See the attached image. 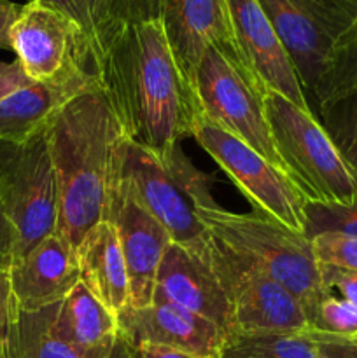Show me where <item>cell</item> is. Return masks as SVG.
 <instances>
[{"label": "cell", "instance_id": "obj_11", "mask_svg": "<svg viewBox=\"0 0 357 358\" xmlns=\"http://www.w3.org/2000/svg\"><path fill=\"white\" fill-rule=\"evenodd\" d=\"M104 220L114 224L118 231L119 245L128 271V306H149L153 303L158 269L164 252L172 245V238L168 231L150 215L149 210L139 201L132 185L121 177L118 170V152Z\"/></svg>", "mask_w": 357, "mask_h": 358}, {"label": "cell", "instance_id": "obj_9", "mask_svg": "<svg viewBox=\"0 0 357 358\" xmlns=\"http://www.w3.org/2000/svg\"><path fill=\"white\" fill-rule=\"evenodd\" d=\"M191 138L219 164L251 201L254 212L265 213L287 229L304 234L307 198L282 170L205 117L196 122Z\"/></svg>", "mask_w": 357, "mask_h": 358}, {"label": "cell", "instance_id": "obj_19", "mask_svg": "<svg viewBox=\"0 0 357 358\" xmlns=\"http://www.w3.org/2000/svg\"><path fill=\"white\" fill-rule=\"evenodd\" d=\"M76 255L80 282L111 313L119 317L128 306L130 283L114 224L100 220L91 227L76 247Z\"/></svg>", "mask_w": 357, "mask_h": 358}, {"label": "cell", "instance_id": "obj_12", "mask_svg": "<svg viewBox=\"0 0 357 358\" xmlns=\"http://www.w3.org/2000/svg\"><path fill=\"white\" fill-rule=\"evenodd\" d=\"M97 83L91 55L77 52L55 77L28 84L0 101V142L23 143L44 131L63 107Z\"/></svg>", "mask_w": 357, "mask_h": 358}, {"label": "cell", "instance_id": "obj_17", "mask_svg": "<svg viewBox=\"0 0 357 358\" xmlns=\"http://www.w3.org/2000/svg\"><path fill=\"white\" fill-rule=\"evenodd\" d=\"M153 303L184 308L230 336V304L206 254L198 255L172 241L158 269Z\"/></svg>", "mask_w": 357, "mask_h": 358}, {"label": "cell", "instance_id": "obj_23", "mask_svg": "<svg viewBox=\"0 0 357 358\" xmlns=\"http://www.w3.org/2000/svg\"><path fill=\"white\" fill-rule=\"evenodd\" d=\"M220 358H318L315 343L304 334L227 336Z\"/></svg>", "mask_w": 357, "mask_h": 358}, {"label": "cell", "instance_id": "obj_6", "mask_svg": "<svg viewBox=\"0 0 357 358\" xmlns=\"http://www.w3.org/2000/svg\"><path fill=\"white\" fill-rule=\"evenodd\" d=\"M195 90L206 121L237 136L286 173L266 117V87L241 59L217 45L206 48L196 66Z\"/></svg>", "mask_w": 357, "mask_h": 358}, {"label": "cell", "instance_id": "obj_1", "mask_svg": "<svg viewBox=\"0 0 357 358\" xmlns=\"http://www.w3.org/2000/svg\"><path fill=\"white\" fill-rule=\"evenodd\" d=\"M94 70L126 138L156 156H168L181 147L203 117L160 16L126 24Z\"/></svg>", "mask_w": 357, "mask_h": 358}, {"label": "cell", "instance_id": "obj_28", "mask_svg": "<svg viewBox=\"0 0 357 358\" xmlns=\"http://www.w3.org/2000/svg\"><path fill=\"white\" fill-rule=\"evenodd\" d=\"M310 243L318 264L357 271V238L322 233L310 238Z\"/></svg>", "mask_w": 357, "mask_h": 358}, {"label": "cell", "instance_id": "obj_13", "mask_svg": "<svg viewBox=\"0 0 357 358\" xmlns=\"http://www.w3.org/2000/svg\"><path fill=\"white\" fill-rule=\"evenodd\" d=\"M9 41L16 59L34 83L55 77L77 52H90L77 24L65 13L38 0L21 6Z\"/></svg>", "mask_w": 357, "mask_h": 358}, {"label": "cell", "instance_id": "obj_26", "mask_svg": "<svg viewBox=\"0 0 357 358\" xmlns=\"http://www.w3.org/2000/svg\"><path fill=\"white\" fill-rule=\"evenodd\" d=\"M304 215H307L304 236L308 240L322 233L357 238V201L350 206L307 201Z\"/></svg>", "mask_w": 357, "mask_h": 358}, {"label": "cell", "instance_id": "obj_34", "mask_svg": "<svg viewBox=\"0 0 357 358\" xmlns=\"http://www.w3.org/2000/svg\"><path fill=\"white\" fill-rule=\"evenodd\" d=\"M112 358H192L184 353L172 352L167 348H156V346H133L121 341L118 338L112 352Z\"/></svg>", "mask_w": 357, "mask_h": 358}, {"label": "cell", "instance_id": "obj_5", "mask_svg": "<svg viewBox=\"0 0 357 358\" xmlns=\"http://www.w3.org/2000/svg\"><path fill=\"white\" fill-rule=\"evenodd\" d=\"M266 117L284 170L307 201L350 206L357 201V175L312 110L265 90Z\"/></svg>", "mask_w": 357, "mask_h": 358}, {"label": "cell", "instance_id": "obj_14", "mask_svg": "<svg viewBox=\"0 0 357 358\" xmlns=\"http://www.w3.org/2000/svg\"><path fill=\"white\" fill-rule=\"evenodd\" d=\"M118 322V338L128 345L167 348L192 358H220L227 339L217 324L174 304L126 306Z\"/></svg>", "mask_w": 357, "mask_h": 358}, {"label": "cell", "instance_id": "obj_32", "mask_svg": "<svg viewBox=\"0 0 357 358\" xmlns=\"http://www.w3.org/2000/svg\"><path fill=\"white\" fill-rule=\"evenodd\" d=\"M16 229L0 201V271H9L16 261Z\"/></svg>", "mask_w": 357, "mask_h": 358}, {"label": "cell", "instance_id": "obj_25", "mask_svg": "<svg viewBox=\"0 0 357 358\" xmlns=\"http://www.w3.org/2000/svg\"><path fill=\"white\" fill-rule=\"evenodd\" d=\"M318 110L326 133L357 175V90L318 105Z\"/></svg>", "mask_w": 357, "mask_h": 358}, {"label": "cell", "instance_id": "obj_16", "mask_svg": "<svg viewBox=\"0 0 357 358\" xmlns=\"http://www.w3.org/2000/svg\"><path fill=\"white\" fill-rule=\"evenodd\" d=\"M234 37L245 63L266 87L310 110L296 69L258 0H227Z\"/></svg>", "mask_w": 357, "mask_h": 358}, {"label": "cell", "instance_id": "obj_7", "mask_svg": "<svg viewBox=\"0 0 357 358\" xmlns=\"http://www.w3.org/2000/svg\"><path fill=\"white\" fill-rule=\"evenodd\" d=\"M0 201L16 229V261L56 234L58 185L48 128L23 143L0 142Z\"/></svg>", "mask_w": 357, "mask_h": 358}, {"label": "cell", "instance_id": "obj_27", "mask_svg": "<svg viewBox=\"0 0 357 358\" xmlns=\"http://www.w3.org/2000/svg\"><path fill=\"white\" fill-rule=\"evenodd\" d=\"M308 329L331 336L354 334L357 332V306L328 294L318 301L314 313L308 318Z\"/></svg>", "mask_w": 357, "mask_h": 358}, {"label": "cell", "instance_id": "obj_21", "mask_svg": "<svg viewBox=\"0 0 357 358\" xmlns=\"http://www.w3.org/2000/svg\"><path fill=\"white\" fill-rule=\"evenodd\" d=\"M51 329L58 338L83 350L112 348L118 341L119 322L83 282L51 306Z\"/></svg>", "mask_w": 357, "mask_h": 358}, {"label": "cell", "instance_id": "obj_18", "mask_svg": "<svg viewBox=\"0 0 357 358\" xmlns=\"http://www.w3.org/2000/svg\"><path fill=\"white\" fill-rule=\"evenodd\" d=\"M20 311H38L58 304L80 282L76 248L51 234L9 269Z\"/></svg>", "mask_w": 357, "mask_h": 358}, {"label": "cell", "instance_id": "obj_22", "mask_svg": "<svg viewBox=\"0 0 357 358\" xmlns=\"http://www.w3.org/2000/svg\"><path fill=\"white\" fill-rule=\"evenodd\" d=\"M114 346L83 350L58 338L51 329V306L20 311L9 339L10 358H112Z\"/></svg>", "mask_w": 357, "mask_h": 358}, {"label": "cell", "instance_id": "obj_10", "mask_svg": "<svg viewBox=\"0 0 357 358\" xmlns=\"http://www.w3.org/2000/svg\"><path fill=\"white\" fill-rule=\"evenodd\" d=\"M282 41L303 90L312 91L329 56L357 21V0H258Z\"/></svg>", "mask_w": 357, "mask_h": 358}, {"label": "cell", "instance_id": "obj_4", "mask_svg": "<svg viewBox=\"0 0 357 358\" xmlns=\"http://www.w3.org/2000/svg\"><path fill=\"white\" fill-rule=\"evenodd\" d=\"M198 215L214 240L293 294L303 306L307 320L318 301L332 294L322 283L321 264L304 234L294 233L259 212L234 213L217 205Z\"/></svg>", "mask_w": 357, "mask_h": 358}, {"label": "cell", "instance_id": "obj_31", "mask_svg": "<svg viewBox=\"0 0 357 358\" xmlns=\"http://www.w3.org/2000/svg\"><path fill=\"white\" fill-rule=\"evenodd\" d=\"M301 334L307 336L312 343H315L318 353L324 358H357V345L338 338V336L324 334L317 331H303Z\"/></svg>", "mask_w": 357, "mask_h": 358}, {"label": "cell", "instance_id": "obj_8", "mask_svg": "<svg viewBox=\"0 0 357 358\" xmlns=\"http://www.w3.org/2000/svg\"><path fill=\"white\" fill-rule=\"evenodd\" d=\"M210 264L230 304V336L300 334L308 320L300 301L280 283L212 238Z\"/></svg>", "mask_w": 357, "mask_h": 358}, {"label": "cell", "instance_id": "obj_37", "mask_svg": "<svg viewBox=\"0 0 357 358\" xmlns=\"http://www.w3.org/2000/svg\"><path fill=\"white\" fill-rule=\"evenodd\" d=\"M338 338L346 339V341H350V343H354V345H357V332H354V334H350V336H338Z\"/></svg>", "mask_w": 357, "mask_h": 358}, {"label": "cell", "instance_id": "obj_29", "mask_svg": "<svg viewBox=\"0 0 357 358\" xmlns=\"http://www.w3.org/2000/svg\"><path fill=\"white\" fill-rule=\"evenodd\" d=\"M20 308L10 285L9 271H0V345H9Z\"/></svg>", "mask_w": 357, "mask_h": 358}, {"label": "cell", "instance_id": "obj_30", "mask_svg": "<svg viewBox=\"0 0 357 358\" xmlns=\"http://www.w3.org/2000/svg\"><path fill=\"white\" fill-rule=\"evenodd\" d=\"M321 276L326 289L331 292L338 290L342 294V299L357 306V271L321 264Z\"/></svg>", "mask_w": 357, "mask_h": 358}, {"label": "cell", "instance_id": "obj_38", "mask_svg": "<svg viewBox=\"0 0 357 358\" xmlns=\"http://www.w3.org/2000/svg\"><path fill=\"white\" fill-rule=\"evenodd\" d=\"M318 358H324V357H322V355H321V353H318Z\"/></svg>", "mask_w": 357, "mask_h": 358}, {"label": "cell", "instance_id": "obj_3", "mask_svg": "<svg viewBox=\"0 0 357 358\" xmlns=\"http://www.w3.org/2000/svg\"><path fill=\"white\" fill-rule=\"evenodd\" d=\"M118 170L174 243L206 254L212 234L198 213L217 206L212 196L216 175L198 170L181 147L168 156H156L126 136L118 147Z\"/></svg>", "mask_w": 357, "mask_h": 358}, {"label": "cell", "instance_id": "obj_35", "mask_svg": "<svg viewBox=\"0 0 357 358\" xmlns=\"http://www.w3.org/2000/svg\"><path fill=\"white\" fill-rule=\"evenodd\" d=\"M21 6L10 0H0V49H10L9 31L20 14Z\"/></svg>", "mask_w": 357, "mask_h": 358}, {"label": "cell", "instance_id": "obj_33", "mask_svg": "<svg viewBox=\"0 0 357 358\" xmlns=\"http://www.w3.org/2000/svg\"><path fill=\"white\" fill-rule=\"evenodd\" d=\"M31 83L34 80L24 73L23 66H21L18 59L9 63L0 62V101Z\"/></svg>", "mask_w": 357, "mask_h": 358}, {"label": "cell", "instance_id": "obj_2", "mask_svg": "<svg viewBox=\"0 0 357 358\" xmlns=\"http://www.w3.org/2000/svg\"><path fill=\"white\" fill-rule=\"evenodd\" d=\"M125 138L98 83L62 108L48 126V143L58 185L56 234L76 248L104 220Z\"/></svg>", "mask_w": 357, "mask_h": 358}, {"label": "cell", "instance_id": "obj_36", "mask_svg": "<svg viewBox=\"0 0 357 358\" xmlns=\"http://www.w3.org/2000/svg\"><path fill=\"white\" fill-rule=\"evenodd\" d=\"M0 358H10L9 345H0Z\"/></svg>", "mask_w": 357, "mask_h": 358}, {"label": "cell", "instance_id": "obj_24", "mask_svg": "<svg viewBox=\"0 0 357 358\" xmlns=\"http://www.w3.org/2000/svg\"><path fill=\"white\" fill-rule=\"evenodd\" d=\"M352 90H357V21L331 52L312 93L322 105Z\"/></svg>", "mask_w": 357, "mask_h": 358}, {"label": "cell", "instance_id": "obj_15", "mask_svg": "<svg viewBox=\"0 0 357 358\" xmlns=\"http://www.w3.org/2000/svg\"><path fill=\"white\" fill-rule=\"evenodd\" d=\"M160 20L175 62L192 87L196 66L210 45L245 63L234 37L227 0H160Z\"/></svg>", "mask_w": 357, "mask_h": 358}, {"label": "cell", "instance_id": "obj_20", "mask_svg": "<svg viewBox=\"0 0 357 358\" xmlns=\"http://www.w3.org/2000/svg\"><path fill=\"white\" fill-rule=\"evenodd\" d=\"M65 13L84 35L97 65L112 38L133 21L160 16V0H38Z\"/></svg>", "mask_w": 357, "mask_h": 358}]
</instances>
